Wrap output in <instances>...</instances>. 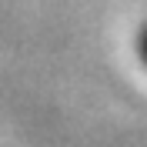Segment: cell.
I'll return each mask as SVG.
<instances>
[{
    "label": "cell",
    "instance_id": "1",
    "mask_svg": "<svg viewBox=\"0 0 147 147\" xmlns=\"http://www.w3.org/2000/svg\"><path fill=\"white\" fill-rule=\"evenodd\" d=\"M137 47H140V57H144V60H147V30H144V34H140V40H137Z\"/></svg>",
    "mask_w": 147,
    "mask_h": 147
}]
</instances>
